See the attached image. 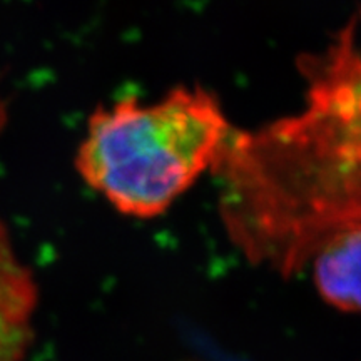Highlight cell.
Here are the masks:
<instances>
[{
  "label": "cell",
  "instance_id": "1",
  "mask_svg": "<svg viewBox=\"0 0 361 361\" xmlns=\"http://www.w3.org/2000/svg\"><path fill=\"white\" fill-rule=\"evenodd\" d=\"M358 12L322 52L298 59L305 104L252 130H233L218 168L229 241L255 266L301 273L343 236L361 233Z\"/></svg>",
  "mask_w": 361,
  "mask_h": 361
},
{
  "label": "cell",
  "instance_id": "2",
  "mask_svg": "<svg viewBox=\"0 0 361 361\" xmlns=\"http://www.w3.org/2000/svg\"><path fill=\"white\" fill-rule=\"evenodd\" d=\"M233 130L202 85H178L149 104L128 97L92 112L75 169L121 214L152 219L214 173Z\"/></svg>",
  "mask_w": 361,
  "mask_h": 361
},
{
  "label": "cell",
  "instance_id": "3",
  "mask_svg": "<svg viewBox=\"0 0 361 361\" xmlns=\"http://www.w3.org/2000/svg\"><path fill=\"white\" fill-rule=\"evenodd\" d=\"M39 288L0 218V361H22L32 346Z\"/></svg>",
  "mask_w": 361,
  "mask_h": 361
},
{
  "label": "cell",
  "instance_id": "4",
  "mask_svg": "<svg viewBox=\"0 0 361 361\" xmlns=\"http://www.w3.org/2000/svg\"><path fill=\"white\" fill-rule=\"evenodd\" d=\"M360 245L361 233L348 234L324 246L310 263L316 290L343 313L360 310Z\"/></svg>",
  "mask_w": 361,
  "mask_h": 361
}]
</instances>
